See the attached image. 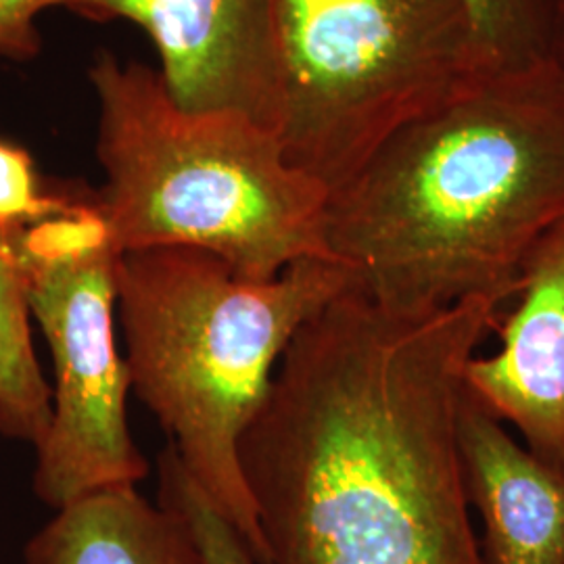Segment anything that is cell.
Wrapping results in <instances>:
<instances>
[{
  "instance_id": "6da1fadb",
  "label": "cell",
  "mask_w": 564,
  "mask_h": 564,
  "mask_svg": "<svg viewBox=\"0 0 564 564\" xmlns=\"http://www.w3.org/2000/svg\"><path fill=\"white\" fill-rule=\"evenodd\" d=\"M498 321L484 300L402 318L351 286L303 324L239 445L268 564H485L460 414Z\"/></svg>"
},
{
  "instance_id": "7a4b0ae2",
  "label": "cell",
  "mask_w": 564,
  "mask_h": 564,
  "mask_svg": "<svg viewBox=\"0 0 564 564\" xmlns=\"http://www.w3.org/2000/svg\"><path fill=\"white\" fill-rule=\"evenodd\" d=\"M564 220V67H498L393 134L328 195L324 241L368 302L423 318L502 307Z\"/></svg>"
},
{
  "instance_id": "3957f363",
  "label": "cell",
  "mask_w": 564,
  "mask_h": 564,
  "mask_svg": "<svg viewBox=\"0 0 564 564\" xmlns=\"http://www.w3.org/2000/svg\"><path fill=\"white\" fill-rule=\"evenodd\" d=\"M118 318L130 389L172 437L186 473L268 564L239 445L289 343L354 286L335 258H305L253 281L188 247L123 251Z\"/></svg>"
},
{
  "instance_id": "277c9868",
  "label": "cell",
  "mask_w": 564,
  "mask_h": 564,
  "mask_svg": "<svg viewBox=\"0 0 564 564\" xmlns=\"http://www.w3.org/2000/svg\"><path fill=\"white\" fill-rule=\"evenodd\" d=\"M99 101L93 197L116 251L188 247L253 281L324 241L328 191L286 162L274 130L239 111H188L158 69L101 53L90 65Z\"/></svg>"
},
{
  "instance_id": "5b68a950",
  "label": "cell",
  "mask_w": 564,
  "mask_h": 564,
  "mask_svg": "<svg viewBox=\"0 0 564 564\" xmlns=\"http://www.w3.org/2000/svg\"><path fill=\"white\" fill-rule=\"evenodd\" d=\"M276 65L274 134L328 193L500 67L468 0H279Z\"/></svg>"
},
{
  "instance_id": "8992f818",
  "label": "cell",
  "mask_w": 564,
  "mask_h": 564,
  "mask_svg": "<svg viewBox=\"0 0 564 564\" xmlns=\"http://www.w3.org/2000/svg\"><path fill=\"white\" fill-rule=\"evenodd\" d=\"M25 297L51 351L53 416L36 445L34 491L55 510L137 485L149 463L128 426V368L116 341L118 251L93 199L21 230Z\"/></svg>"
},
{
  "instance_id": "52a82bcc",
  "label": "cell",
  "mask_w": 564,
  "mask_h": 564,
  "mask_svg": "<svg viewBox=\"0 0 564 564\" xmlns=\"http://www.w3.org/2000/svg\"><path fill=\"white\" fill-rule=\"evenodd\" d=\"M279 0H93L90 20H128L155 44L170 97L239 111L274 130Z\"/></svg>"
},
{
  "instance_id": "ba28073f",
  "label": "cell",
  "mask_w": 564,
  "mask_h": 564,
  "mask_svg": "<svg viewBox=\"0 0 564 564\" xmlns=\"http://www.w3.org/2000/svg\"><path fill=\"white\" fill-rule=\"evenodd\" d=\"M514 297L500 347L468 360L464 389L564 475V220L529 253Z\"/></svg>"
},
{
  "instance_id": "9c48e42d",
  "label": "cell",
  "mask_w": 564,
  "mask_h": 564,
  "mask_svg": "<svg viewBox=\"0 0 564 564\" xmlns=\"http://www.w3.org/2000/svg\"><path fill=\"white\" fill-rule=\"evenodd\" d=\"M460 447L485 564H564L563 473L468 395Z\"/></svg>"
},
{
  "instance_id": "30bf717a",
  "label": "cell",
  "mask_w": 564,
  "mask_h": 564,
  "mask_svg": "<svg viewBox=\"0 0 564 564\" xmlns=\"http://www.w3.org/2000/svg\"><path fill=\"white\" fill-rule=\"evenodd\" d=\"M25 564H205L178 512L137 485L86 494L57 510L23 550Z\"/></svg>"
},
{
  "instance_id": "8fae6325",
  "label": "cell",
  "mask_w": 564,
  "mask_h": 564,
  "mask_svg": "<svg viewBox=\"0 0 564 564\" xmlns=\"http://www.w3.org/2000/svg\"><path fill=\"white\" fill-rule=\"evenodd\" d=\"M21 230L0 224V435L36 447L53 416V389L32 343Z\"/></svg>"
},
{
  "instance_id": "7c38bea8",
  "label": "cell",
  "mask_w": 564,
  "mask_h": 564,
  "mask_svg": "<svg viewBox=\"0 0 564 564\" xmlns=\"http://www.w3.org/2000/svg\"><path fill=\"white\" fill-rule=\"evenodd\" d=\"M160 505L178 512L188 524L205 564H260L239 531L186 473L172 447L160 456Z\"/></svg>"
},
{
  "instance_id": "4fadbf2b",
  "label": "cell",
  "mask_w": 564,
  "mask_h": 564,
  "mask_svg": "<svg viewBox=\"0 0 564 564\" xmlns=\"http://www.w3.org/2000/svg\"><path fill=\"white\" fill-rule=\"evenodd\" d=\"M561 0H468L500 67L550 57L552 23Z\"/></svg>"
},
{
  "instance_id": "5bb4252c",
  "label": "cell",
  "mask_w": 564,
  "mask_h": 564,
  "mask_svg": "<svg viewBox=\"0 0 564 564\" xmlns=\"http://www.w3.org/2000/svg\"><path fill=\"white\" fill-rule=\"evenodd\" d=\"M82 199L42 191L25 149L0 141V224L25 228L74 212Z\"/></svg>"
},
{
  "instance_id": "9a60e30c",
  "label": "cell",
  "mask_w": 564,
  "mask_h": 564,
  "mask_svg": "<svg viewBox=\"0 0 564 564\" xmlns=\"http://www.w3.org/2000/svg\"><path fill=\"white\" fill-rule=\"evenodd\" d=\"M57 7L90 18L93 0H0V59L25 63L39 57L42 39L36 20Z\"/></svg>"
},
{
  "instance_id": "2e32d148",
  "label": "cell",
  "mask_w": 564,
  "mask_h": 564,
  "mask_svg": "<svg viewBox=\"0 0 564 564\" xmlns=\"http://www.w3.org/2000/svg\"><path fill=\"white\" fill-rule=\"evenodd\" d=\"M550 57L561 63L564 67V0L558 2L554 23H552V36H550Z\"/></svg>"
}]
</instances>
